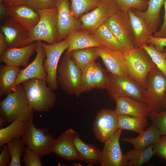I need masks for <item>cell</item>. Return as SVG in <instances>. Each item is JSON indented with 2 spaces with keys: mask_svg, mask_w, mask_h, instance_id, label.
<instances>
[{
  "mask_svg": "<svg viewBox=\"0 0 166 166\" xmlns=\"http://www.w3.org/2000/svg\"><path fill=\"white\" fill-rule=\"evenodd\" d=\"M34 110L27 100L22 84L0 102V118L6 123L16 120L26 123L33 118Z\"/></svg>",
  "mask_w": 166,
  "mask_h": 166,
  "instance_id": "cell-1",
  "label": "cell"
},
{
  "mask_svg": "<svg viewBox=\"0 0 166 166\" xmlns=\"http://www.w3.org/2000/svg\"><path fill=\"white\" fill-rule=\"evenodd\" d=\"M27 100L35 111L46 112L53 108L56 96L47 85L46 81L38 78L26 81L22 83Z\"/></svg>",
  "mask_w": 166,
  "mask_h": 166,
  "instance_id": "cell-2",
  "label": "cell"
},
{
  "mask_svg": "<svg viewBox=\"0 0 166 166\" xmlns=\"http://www.w3.org/2000/svg\"><path fill=\"white\" fill-rule=\"evenodd\" d=\"M166 91V77L156 65L146 77L143 93L144 102L151 111L161 112L165 110Z\"/></svg>",
  "mask_w": 166,
  "mask_h": 166,
  "instance_id": "cell-3",
  "label": "cell"
},
{
  "mask_svg": "<svg viewBox=\"0 0 166 166\" xmlns=\"http://www.w3.org/2000/svg\"><path fill=\"white\" fill-rule=\"evenodd\" d=\"M121 52L126 61L128 77L144 89L146 77L156 65L142 47L124 49Z\"/></svg>",
  "mask_w": 166,
  "mask_h": 166,
  "instance_id": "cell-4",
  "label": "cell"
},
{
  "mask_svg": "<svg viewBox=\"0 0 166 166\" xmlns=\"http://www.w3.org/2000/svg\"><path fill=\"white\" fill-rule=\"evenodd\" d=\"M81 71L69 53L66 52L57 70V81L61 89L69 94L78 97L80 93Z\"/></svg>",
  "mask_w": 166,
  "mask_h": 166,
  "instance_id": "cell-5",
  "label": "cell"
},
{
  "mask_svg": "<svg viewBox=\"0 0 166 166\" xmlns=\"http://www.w3.org/2000/svg\"><path fill=\"white\" fill-rule=\"evenodd\" d=\"M40 15L38 24L30 32L32 42L43 41L51 44L57 42L56 6L35 10Z\"/></svg>",
  "mask_w": 166,
  "mask_h": 166,
  "instance_id": "cell-6",
  "label": "cell"
},
{
  "mask_svg": "<svg viewBox=\"0 0 166 166\" xmlns=\"http://www.w3.org/2000/svg\"><path fill=\"white\" fill-rule=\"evenodd\" d=\"M21 137L24 144L41 158L52 152L56 139L46 129L37 128L33 123V118L26 123Z\"/></svg>",
  "mask_w": 166,
  "mask_h": 166,
  "instance_id": "cell-7",
  "label": "cell"
},
{
  "mask_svg": "<svg viewBox=\"0 0 166 166\" xmlns=\"http://www.w3.org/2000/svg\"><path fill=\"white\" fill-rule=\"evenodd\" d=\"M42 46L46 55L43 65L47 75V84L50 88L55 90L58 88L57 81L58 62L62 53L68 48L69 45L66 38L61 42L51 44L42 42Z\"/></svg>",
  "mask_w": 166,
  "mask_h": 166,
  "instance_id": "cell-8",
  "label": "cell"
},
{
  "mask_svg": "<svg viewBox=\"0 0 166 166\" xmlns=\"http://www.w3.org/2000/svg\"><path fill=\"white\" fill-rule=\"evenodd\" d=\"M104 23L125 49L134 48L133 33L128 12L120 10Z\"/></svg>",
  "mask_w": 166,
  "mask_h": 166,
  "instance_id": "cell-9",
  "label": "cell"
},
{
  "mask_svg": "<svg viewBox=\"0 0 166 166\" xmlns=\"http://www.w3.org/2000/svg\"><path fill=\"white\" fill-rule=\"evenodd\" d=\"M109 81L106 89L110 98L128 97L144 102V89L128 77H120L109 74Z\"/></svg>",
  "mask_w": 166,
  "mask_h": 166,
  "instance_id": "cell-10",
  "label": "cell"
},
{
  "mask_svg": "<svg viewBox=\"0 0 166 166\" xmlns=\"http://www.w3.org/2000/svg\"><path fill=\"white\" fill-rule=\"evenodd\" d=\"M120 10L113 0H102L97 7L79 18L81 29L88 32L93 31Z\"/></svg>",
  "mask_w": 166,
  "mask_h": 166,
  "instance_id": "cell-11",
  "label": "cell"
},
{
  "mask_svg": "<svg viewBox=\"0 0 166 166\" xmlns=\"http://www.w3.org/2000/svg\"><path fill=\"white\" fill-rule=\"evenodd\" d=\"M57 9V42L67 38L72 32L81 29V24L79 19L73 15L69 0H56Z\"/></svg>",
  "mask_w": 166,
  "mask_h": 166,
  "instance_id": "cell-12",
  "label": "cell"
},
{
  "mask_svg": "<svg viewBox=\"0 0 166 166\" xmlns=\"http://www.w3.org/2000/svg\"><path fill=\"white\" fill-rule=\"evenodd\" d=\"M6 18L0 31L5 36L7 48L23 47L33 43L29 31L12 17Z\"/></svg>",
  "mask_w": 166,
  "mask_h": 166,
  "instance_id": "cell-13",
  "label": "cell"
},
{
  "mask_svg": "<svg viewBox=\"0 0 166 166\" xmlns=\"http://www.w3.org/2000/svg\"><path fill=\"white\" fill-rule=\"evenodd\" d=\"M96 138L104 143L117 131V115L114 110L103 109L99 111L96 117L93 127Z\"/></svg>",
  "mask_w": 166,
  "mask_h": 166,
  "instance_id": "cell-14",
  "label": "cell"
},
{
  "mask_svg": "<svg viewBox=\"0 0 166 166\" xmlns=\"http://www.w3.org/2000/svg\"><path fill=\"white\" fill-rule=\"evenodd\" d=\"M122 130H117L113 135L104 143L101 151V166H126L127 161L122 151L120 139Z\"/></svg>",
  "mask_w": 166,
  "mask_h": 166,
  "instance_id": "cell-15",
  "label": "cell"
},
{
  "mask_svg": "<svg viewBox=\"0 0 166 166\" xmlns=\"http://www.w3.org/2000/svg\"><path fill=\"white\" fill-rule=\"evenodd\" d=\"M96 49L107 72L117 76L128 77L126 61L121 51L111 49L104 46L96 47Z\"/></svg>",
  "mask_w": 166,
  "mask_h": 166,
  "instance_id": "cell-16",
  "label": "cell"
},
{
  "mask_svg": "<svg viewBox=\"0 0 166 166\" xmlns=\"http://www.w3.org/2000/svg\"><path fill=\"white\" fill-rule=\"evenodd\" d=\"M36 57L26 68L20 70L16 81L18 85L26 81L33 78H38L46 81L47 75L44 69L43 62L45 58V52L42 46V42L36 41Z\"/></svg>",
  "mask_w": 166,
  "mask_h": 166,
  "instance_id": "cell-17",
  "label": "cell"
},
{
  "mask_svg": "<svg viewBox=\"0 0 166 166\" xmlns=\"http://www.w3.org/2000/svg\"><path fill=\"white\" fill-rule=\"evenodd\" d=\"M115 100L116 106L114 111L117 116L126 115L146 118L149 116L150 109L144 102L128 97H120Z\"/></svg>",
  "mask_w": 166,
  "mask_h": 166,
  "instance_id": "cell-18",
  "label": "cell"
},
{
  "mask_svg": "<svg viewBox=\"0 0 166 166\" xmlns=\"http://www.w3.org/2000/svg\"><path fill=\"white\" fill-rule=\"evenodd\" d=\"M75 131L73 129L69 128L55 139L52 152L67 160H80L73 142Z\"/></svg>",
  "mask_w": 166,
  "mask_h": 166,
  "instance_id": "cell-19",
  "label": "cell"
},
{
  "mask_svg": "<svg viewBox=\"0 0 166 166\" xmlns=\"http://www.w3.org/2000/svg\"><path fill=\"white\" fill-rule=\"evenodd\" d=\"M37 46V42H35L23 47L8 48L0 57V62L7 65L26 67L29 65L30 57L35 51Z\"/></svg>",
  "mask_w": 166,
  "mask_h": 166,
  "instance_id": "cell-20",
  "label": "cell"
},
{
  "mask_svg": "<svg viewBox=\"0 0 166 166\" xmlns=\"http://www.w3.org/2000/svg\"><path fill=\"white\" fill-rule=\"evenodd\" d=\"M12 17L30 32L38 24L40 15L36 10L26 5L6 8Z\"/></svg>",
  "mask_w": 166,
  "mask_h": 166,
  "instance_id": "cell-21",
  "label": "cell"
},
{
  "mask_svg": "<svg viewBox=\"0 0 166 166\" xmlns=\"http://www.w3.org/2000/svg\"><path fill=\"white\" fill-rule=\"evenodd\" d=\"M73 142L80 160L91 165L101 164V151L95 146L84 142L75 131Z\"/></svg>",
  "mask_w": 166,
  "mask_h": 166,
  "instance_id": "cell-22",
  "label": "cell"
},
{
  "mask_svg": "<svg viewBox=\"0 0 166 166\" xmlns=\"http://www.w3.org/2000/svg\"><path fill=\"white\" fill-rule=\"evenodd\" d=\"M164 1L149 0L148 8L144 11L132 9L135 14L141 17L146 22L152 34L157 31L160 23V11Z\"/></svg>",
  "mask_w": 166,
  "mask_h": 166,
  "instance_id": "cell-23",
  "label": "cell"
},
{
  "mask_svg": "<svg viewBox=\"0 0 166 166\" xmlns=\"http://www.w3.org/2000/svg\"><path fill=\"white\" fill-rule=\"evenodd\" d=\"M20 70L19 67L3 65L0 66V96L15 91L18 85L16 81Z\"/></svg>",
  "mask_w": 166,
  "mask_h": 166,
  "instance_id": "cell-24",
  "label": "cell"
},
{
  "mask_svg": "<svg viewBox=\"0 0 166 166\" xmlns=\"http://www.w3.org/2000/svg\"><path fill=\"white\" fill-rule=\"evenodd\" d=\"M128 12L131 22L134 39V48L147 44L152 33L144 20L130 9Z\"/></svg>",
  "mask_w": 166,
  "mask_h": 166,
  "instance_id": "cell-25",
  "label": "cell"
},
{
  "mask_svg": "<svg viewBox=\"0 0 166 166\" xmlns=\"http://www.w3.org/2000/svg\"><path fill=\"white\" fill-rule=\"evenodd\" d=\"M69 47L66 52L91 47L103 46L97 41L89 32L81 29L74 31L67 37Z\"/></svg>",
  "mask_w": 166,
  "mask_h": 166,
  "instance_id": "cell-26",
  "label": "cell"
},
{
  "mask_svg": "<svg viewBox=\"0 0 166 166\" xmlns=\"http://www.w3.org/2000/svg\"><path fill=\"white\" fill-rule=\"evenodd\" d=\"M162 135L157 128L152 124L146 130L139 134L136 137H124L122 140L132 145L134 149H142L156 143Z\"/></svg>",
  "mask_w": 166,
  "mask_h": 166,
  "instance_id": "cell-27",
  "label": "cell"
},
{
  "mask_svg": "<svg viewBox=\"0 0 166 166\" xmlns=\"http://www.w3.org/2000/svg\"><path fill=\"white\" fill-rule=\"evenodd\" d=\"M89 32L97 41L105 47L119 51L125 49L104 23L96 30Z\"/></svg>",
  "mask_w": 166,
  "mask_h": 166,
  "instance_id": "cell-28",
  "label": "cell"
},
{
  "mask_svg": "<svg viewBox=\"0 0 166 166\" xmlns=\"http://www.w3.org/2000/svg\"><path fill=\"white\" fill-rule=\"evenodd\" d=\"M117 129L126 130L140 133L144 130L148 125L146 118L136 117L126 115L117 116Z\"/></svg>",
  "mask_w": 166,
  "mask_h": 166,
  "instance_id": "cell-29",
  "label": "cell"
},
{
  "mask_svg": "<svg viewBox=\"0 0 166 166\" xmlns=\"http://www.w3.org/2000/svg\"><path fill=\"white\" fill-rule=\"evenodd\" d=\"M153 144L142 149H131L125 153L128 166H140L149 161L155 155Z\"/></svg>",
  "mask_w": 166,
  "mask_h": 166,
  "instance_id": "cell-30",
  "label": "cell"
},
{
  "mask_svg": "<svg viewBox=\"0 0 166 166\" xmlns=\"http://www.w3.org/2000/svg\"><path fill=\"white\" fill-rule=\"evenodd\" d=\"M76 64L81 70L95 61L99 56L96 47L73 50L69 53Z\"/></svg>",
  "mask_w": 166,
  "mask_h": 166,
  "instance_id": "cell-31",
  "label": "cell"
},
{
  "mask_svg": "<svg viewBox=\"0 0 166 166\" xmlns=\"http://www.w3.org/2000/svg\"><path fill=\"white\" fill-rule=\"evenodd\" d=\"M26 123L16 120L7 127L0 129V147L7 144L12 139L22 136L26 128Z\"/></svg>",
  "mask_w": 166,
  "mask_h": 166,
  "instance_id": "cell-32",
  "label": "cell"
},
{
  "mask_svg": "<svg viewBox=\"0 0 166 166\" xmlns=\"http://www.w3.org/2000/svg\"><path fill=\"white\" fill-rule=\"evenodd\" d=\"M102 0H70V9L73 15L79 19L82 15L97 7Z\"/></svg>",
  "mask_w": 166,
  "mask_h": 166,
  "instance_id": "cell-33",
  "label": "cell"
},
{
  "mask_svg": "<svg viewBox=\"0 0 166 166\" xmlns=\"http://www.w3.org/2000/svg\"><path fill=\"white\" fill-rule=\"evenodd\" d=\"M11 155L10 166H21V158L23 155L25 145L21 137L15 138L7 144Z\"/></svg>",
  "mask_w": 166,
  "mask_h": 166,
  "instance_id": "cell-34",
  "label": "cell"
},
{
  "mask_svg": "<svg viewBox=\"0 0 166 166\" xmlns=\"http://www.w3.org/2000/svg\"><path fill=\"white\" fill-rule=\"evenodd\" d=\"M95 62L91 63L81 70L80 87L81 94L96 88L94 67Z\"/></svg>",
  "mask_w": 166,
  "mask_h": 166,
  "instance_id": "cell-35",
  "label": "cell"
},
{
  "mask_svg": "<svg viewBox=\"0 0 166 166\" xmlns=\"http://www.w3.org/2000/svg\"><path fill=\"white\" fill-rule=\"evenodd\" d=\"M142 47L150 56L154 63L166 77V58L165 53L160 52L152 43L143 45Z\"/></svg>",
  "mask_w": 166,
  "mask_h": 166,
  "instance_id": "cell-36",
  "label": "cell"
},
{
  "mask_svg": "<svg viewBox=\"0 0 166 166\" xmlns=\"http://www.w3.org/2000/svg\"><path fill=\"white\" fill-rule=\"evenodd\" d=\"M118 5L121 10L128 12L132 9L141 11L147 10L149 0H113Z\"/></svg>",
  "mask_w": 166,
  "mask_h": 166,
  "instance_id": "cell-37",
  "label": "cell"
},
{
  "mask_svg": "<svg viewBox=\"0 0 166 166\" xmlns=\"http://www.w3.org/2000/svg\"><path fill=\"white\" fill-rule=\"evenodd\" d=\"M94 67L96 88L106 89L109 81V73H107L101 65L96 62Z\"/></svg>",
  "mask_w": 166,
  "mask_h": 166,
  "instance_id": "cell-38",
  "label": "cell"
},
{
  "mask_svg": "<svg viewBox=\"0 0 166 166\" xmlns=\"http://www.w3.org/2000/svg\"><path fill=\"white\" fill-rule=\"evenodd\" d=\"M149 116L152 124L157 128L162 136L166 135V108L161 112L151 111Z\"/></svg>",
  "mask_w": 166,
  "mask_h": 166,
  "instance_id": "cell-39",
  "label": "cell"
},
{
  "mask_svg": "<svg viewBox=\"0 0 166 166\" xmlns=\"http://www.w3.org/2000/svg\"><path fill=\"white\" fill-rule=\"evenodd\" d=\"M42 158L27 146L25 148L23 161L25 166H42Z\"/></svg>",
  "mask_w": 166,
  "mask_h": 166,
  "instance_id": "cell-40",
  "label": "cell"
},
{
  "mask_svg": "<svg viewBox=\"0 0 166 166\" xmlns=\"http://www.w3.org/2000/svg\"><path fill=\"white\" fill-rule=\"evenodd\" d=\"M56 0H26V5L36 10L44 9L55 6Z\"/></svg>",
  "mask_w": 166,
  "mask_h": 166,
  "instance_id": "cell-41",
  "label": "cell"
},
{
  "mask_svg": "<svg viewBox=\"0 0 166 166\" xmlns=\"http://www.w3.org/2000/svg\"><path fill=\"white\" fill-rule=\"evenodd\" d=\"M155 155L166 160V135H162L159 140L153 144Z\"/></svg>",
  "mask_w": 166,
  "mask_h": 166,
  "instance_id": "cell-42",
  "label": "cell"
},
{
  "mask_svg": "<svg viewBox=\"0 0 166 166\" xmlns=\"http://www.w3.org/2000/svg\"><path fill=\"white\" fill-rule=\"evenodd\" d=\"M148 43L152 44L158 51L163 52L164 47H166V38L156 37L152 35L148 41Z\"/></svg>",
  "mask_w": 166,
  "mask_h": 166,
  "instance_id": "cell-43",
  "label": "cell"
},
{
  "mask_svg": "<svg viewBox=\"0 0 166 166\" xmlns=\"http://www.w3.org/2000/svg\"><path fill=\"white\" fill-rule=\"evenodd\" d=\"M2 147V149L0 154V166L9 165V160L11 158V155L8 146L4 145Z\"/></svg>",
  "mask_w": 166,
  "mask_h": 166,
  "instance_id": "cell-44",
  "label": "cell"
},
{
  "mask_svg": "<svg viewBox=\"0 0 166 166\" xmlns=\"http://www.w3.org/2000/svg\"><path fill=\"white\" fill-rule=\"evenodd\" d=\"M164 8V21L161 26L160 29L157 31L153 35L156 37L166 38V0H164L163 3Z\"/></svg>",
  "mask_w": 166,
  "mask_h": 166,
  "instance_id": "cell-45",
  "label": "cell"
},
{
  "mask_svg": "<svg viewBox=\"0 0 166 166\" xmlns=\"http://www.w3.org/2000/svg\"><path fill=\"white\" fill-rule=\"evenodd\" d=\"M26 0H0V3H2L6 8L26 5Z\"/></svg>",
  "mask_w": 166,
  "mask_h": 166,
  "instance_id": "cell-46",
  "label": "cell"
},
{
  "mask_svg": "<svg viewBox=\"0 0 166 166\" xmlns=\"http://www.w3.org/2000/svg\"><path fill=\"white\" fill-rule=\"evenodd\" d=\"M5 36L0 31V57L2 56L7 49Z\"/></svg>",
  "mask_w": 166,
  "mask_h": 166,
  "instance_id": "cell-47",
  "label": "cell"
},
{
  "mask_svg": "<svg viewBox=\"0 0 166 166\" xmlns=\"http://www.w3.org/2000/svg\"><path fill=\"white\" fill-rule=\"evenodd\" d=\"M0 10L1 20L10 16L6 10V8L2 3H0Z\"/></svg>",
  "mask_w": 166,
  "mask_h": 166,
  "instance_id": "cell-48",
  "label": "cell"
},
{
  "mask_svg": "<svg viewBox=\"0 0 166 166\" xmlns=\"http://www.w3.org/2000/svg\"><path fill=\"white\" fill-rule=\"evenodd\" d=\"M164 102L166 104V91L164 96Z\"/></svg>",
  "mask_w": 166,
  "mask_h": 166,
  "instance_id": "cell-49",
  "label": "cell"
},
{
  "mask_svg": "<svg viewBox=\"0 0 166 166\" xmlns=\"http://www.w3.org/2000/svg\"><path fill=\"white\" fill-rule=\"evenodd\" d=\"M164 52H165V56H166V49H164Z\"/></svg>",
  "mask_w": 166,
  "mask_h": 166,
  "instance_id": "cell-50",
  "label": "cell"
}]
</instances>
